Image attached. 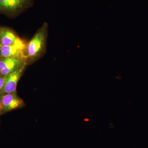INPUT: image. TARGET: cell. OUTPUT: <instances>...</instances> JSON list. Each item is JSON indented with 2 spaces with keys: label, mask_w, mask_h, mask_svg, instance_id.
<instances>
[{
  "label": "cell",
  "mask_w": 148,
  "mask_h": 148,
  "mask_svg": "<svg viewBox=\"0 0 148 148\" xmlns=\"http://www.w3.org/2000/svg\"><path fill=\"white\" fill-rule=\"evenodd\" d=\"M48 25L45 23L26 45L24 55L27 65L36 61L45 51Z\"/></svg>",
  "instance_id": "1"
},
{
  "label": "cell",
  "mask_w": 148,
  "mask_h": 148,
  "mask_svg": "<svg viewBox=\"0 0 148 148\" xmlns=\"http://www.w3.org/2000/svg\"><path fill=\"white\" fill-rule=\"evenodd\" d=\"M35 0H0V14L16 17L34 5Z\"/></svg>",
  "instance_id": "2"
},
{
  "label": "cell",
  "mask_w": 148,
  "mask_h": 148,
  "mask_svg": "<svg viewBox=\"0 0 148 148\" xmlns=\"http://www.w3.org/2000/svg\"><path fill=\"white\" fill-rule=\"evenodd\" d=\"M23 100L17 92L6 93L0 95V116L11 111L21 108L25 106Z\"/></svg>",
  "instance_id": "3"
},
{
  "label": "cell",
  "mask_w": 148,
  "mask_h": 148,
  "mask_svg": "<svg viewBox=\"0 0 148 148\" xmlns=\"http://www.w3.org/2000/svg\"><path fill=\"white\" fill-rule=\"evenodd\" d=\"M26 45L27 44L20 38L12 45L2 46L0 49V59L9 58H21L25 59L24 52Z\"/></svg>",
  "instance_id": "4"
},
{
  "label": "cell",
  "mask_w": 148,
  "mask_h": 148,
  "mask_svg": "<svg viewBox=\"0 0 148 148\" xmlns=\"http://www.w3.org/2000/svg\"><path fill=\"white\" fill-rule=\"evenodd\" d=\"M27 66H22L15 71L5 76L4 84L0 95L16 91L17 84Z\"/></svg>",
  "instance_id": "5"
},
{
  "label": "cell",
  "mask_w": 148,
  "mask_h": 148,
  "mask_svg": "<svg viewBox=\"0 0 148 148\" xmlns=\"http://www.w3.org/2000/svg\"><path fill=\"white\" fill-rule=\"evenodd\" d=\"M27 65L24 58H9L0 59V74L5 76Z\"/></svg>",
  "instance_id": "6"
},
{
  "label": "cell",
  "mask_w": 148,
  "mask_h": 148,
  "mask_svg": "<svg viewBox=\"0 0 148 148\" xmlns=\"http://www.w3.org/2000/svg\"><path fill=\"white\" fill-rule=\"evenodd\" d=\"M20 39L15 32L8 28H0V43L3 46L12 45Z\"/></svg>",
  "instance_id": "7"
},
{
  "label": "cell",
  "mask_w": 148,
  "mask_h": 148,
  "mask_svg": "<svg viewBox=\"0 0 148 148\" xmlns=\"http://www.w3.org/2000/svg\"><path fill=\"white\" fill-rule=\"evenodd\" d=\"M5 78V76H3L0 74V94H1V91L4 84Z\"/></svg>",
  "instance_id": "8"
},
{
  "label": "cell",
  "mask_w": 148,
  "mask_h": 148,
  "mask_svg": "<svg viewBox=\"0 0 148 148\" xmlns=\"http://www.w3.org/2000/svg\"><path fill=\"white\" fill-rule=\"evenodd\" d=\"M2 46L1 44V43H0V49H1V48Z\"/></svg>",
  "instance_id": "9"
},
{
  "label": "cell",
  "mask_w": 148,
  "mask_h": 148,
  "mask_svg": "<svg viewBox=\"0 0 148 148\" xmlns=\"http://www.w3.org/2000/svg\"></svg>",
  "instance_id": "10"
}]
</instances>
